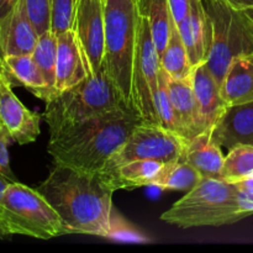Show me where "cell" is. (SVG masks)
Listing matches in <instances>:
<instances>
[{"label":"cell","mask_w":253,"mask_h":253,"mask_svg":"<svg viewBox=\"0 0 253 253\" xmlns=\"http://www.w3.org/2000/svg\"><path fill=\"white\" fill-rule=\"evenodd\" d=\"M234 183L239 190L240 204L242 209L250 215H253V175Z\"/></svg>","instance_id":"cell-32"},{"label":"cell","mask_w":253,"mask_h":253,"mask_svg":"<svg viewBox=\"0 0 253 253\" xmlns=\"http://www.w3.org/2000/svg\"><path fill=\"white\" fill-rule=\"evenodd\" d=\"M12 142L11 136L6 131L4 126L0 127V175L6 178L9 182H17L11 167H10V157H9V147L10 143Z\"/></svg>","instance_id":"cell-31"},{"label":"cell","mask_w":253,"mask_h":253,"mask_svg":"<svg viewBox=\"0 0 253 253\" xmlns=\"http://www.w3.org/2000/svg\"><path fill=\"white\" fill-rule=\"evenodd\" d=\"M202 2L214 30L211 52L205 64L221 85L232 59L253 52V25L244 10L235 9L221 0Z\"/></svg>","instance_id":"cell-7"},{"label":"cell","mask_w":253,"mask_h":253,"mask_svg":"<svg viewBox=\"0 0 253 253\" xmlns=\"http://www.w3.org/2000/svg\"><path fill=\"white\" fill-rule=\"evenodd\" d=\"M72 234L37 189L10 183L0 195V237L9 235L49 240Z\"/></svg>","instance_id":"cell-6"},{"label":"cell","mask_w":253,"mask_h":253,"mask_svg":"<svg viewBox=\"0 0 253 253\" xmlns=\"http://www.w3.org/2000/svg\"><path fill=\"white\" fill-rule=\"evenodd\" d=\"M0 64L12 86H24L41 100L53 98L32 54H9L0 57Z\"/></svg>","instance_id":"cell-18"},{"label":"cell","mask_w":253,"mask_h":253,"mask_svg":"<svg viewBox=\"0 0 253 253\" xmlns=\"http://www.w3.org/2000/svg\"><path fill=\"white\" fill-rule=\"evenodd\" d=\"M138 16L148 21L158 54L163 53L174 22L169 0H135Z\"/></svg>","instance_id":"cell-21"},{"label":"cell","mask_w":253,"mask_h":253,"mask_svg":"<svg viewBox=\"0 0 253 253\" xmlns=\"http://www.w3.org/2000/svg\"><path fill=\"white\" fill-rule=\"evenodd\" d=\"M72 234L108 237L114 188L100 173L54 165L37 188Z\"/></svg>","instance_id":"cell-1"},{"label":"cell","mask_w":253,"mask_h":253,"mask_svg":"<svg viewBox=\"0 0 253 253\" xmlns=\"http://www.w3.org/2000/svg\"><path fill=\"white\" fill-rule=\"evenodd\" d=\"M244 11H245V14L247 15V17L250 19L251 24L253 25V7H250V9H245Z\"/></svg>","instance_id":"cell-37"},{"label":"cell","mask_w":253,"mask_h":253,"mask_svg":"<svg viewBox=\"0 0 253 253\" xmlns=\"http://www.w3.org/2000/svg\"><path fill=\"white\" fill-rule=\"evenodd\" d=\"M127 105L105 69L90 73L83 82L46 101L43 119L49 136L94 116Z\"/></svg>","instance_id":"cell-4"},{"label":"cell","mask_w":253,"mask_h":253,"mask_svg":"<svg viewBox=\"0 0 253 253\" xmlns=\"http://www.w3.org/2000/svg\"><path fill=\"white\" fill-rule=\"evenodd\" d=\"M173 20L175 24H179L184 20L190 9V0H169Z\"/></svg>","instance_id":"cell-33"},{"label":"cell","mask_w":253,"mask_h":253,"mask_svg":"<svg viewBox=\"0 0 253 253\" xmlns=\"http://www.w3.org/2000/svg\"><path fill=\"white\" fill-rule=\"evenodd\" d=\"M202 174L195 168L180 158L163 163L161 169L150 180L148 187L160 190H188L193 189L202 180Z\"/></svg>","instance_id":"cell-23"},{"label":"cell","mask_w":253,"mask_h":253,"mask_svg":"<svg viewBox=\"0 0 253 253\" xmlns=\"http://www.w3.org/2000/svg\"><path fill=\"white\" fill-rule=\"evenodd\" d=\"M29 16L36 29L37 34L42 35L51 31L52 0H25Z\"/></svg>","instance_id":"cell-30"},{"label":"cell","mask_w":253,"mask_h":253,"mask_svg":"<svg viewBox=\"0 0 253 253\" xmlns=\"http://www.w3.org/2000/svg\"><path fill=\"white\" fill-rule=\"evenodd\" d=\"M10 183H11V182H9L6 178H4L2 175H0V195L2 194V192L6 189V187L10 184Z\"/></svg>","instance_id":"cell-36"},{"label":"cell","mask_w":253,"mask_h":253,"mask_svg":"<svg viewBox=\"0 0 253 253\" xmlns=\"http://www.w3.org/2000/svg\"><path fill=\"white\" fill-rule=\"evenodd\" d=\"M221 1L226 2L230 6L239 10H245L253 7V0H221Z\"/></svg>","instance_id":"cell-35"},{"label":"cell","mask_w":253,"mask_h":253,"mask_svg":"<svg viewBox=\"0 0 253 253\" xmlns=\"http://www.w3.org/2000/svg\"><path fill=\"white\" fill-rule=\"evenodd\" d=\"M103 2L105 15L103 68L126 104L132 106V68L138 29L135 0H103Z\"/></svg>","instance_id":"cell-5"},{"label":"cell","mask_w":253,"mask_h":253,"mask_svg":"<svg viewBox=\"0 0 253 253\" xmlns=\"http://www.w3.org/2000/svg\"><path fill=\"white\" fill-rule=\"evenodd\" d=\"M250 216L240 204L236 184L222 178H202L193 189L161 215L180 229L222 226Z\"/></svg>","instance_id":"cell-3"},{"label":"cell","mask_w":253,"mask_h":253,"mask_svg":"<svg viewBox=\"0 0 253 253\" xmlns=\"http://www.w3.org/2000/svg\"><path fill=\"white\" fill-rule=\"evenodd\" d=\"M142 121L132 106L124 105L49 136L47 151L54 165L90 174L100 173Z\"/></svg>","instance_id":"cell-2"},{"label":"cell","mask_w":253,"mask_h":253,"mask_svg":"<svg viewBox=\"0 0 253 253\" xmlns=\"http://www.w3.org/2000/svg\"><path fill=\"white\" fill-rule=\"evenodd\" d=\"M41 115L27 109L15 95L12 85L0 64V123L12 141L27 145L40 136Z\"/></svg>","instance_id":"cell-11"},{"label":"cell","mask_w":253,"mask_h":253,"mask_svg":"<svg viewBox=\"0 0 253 253\" xmlns=\"http://www.w3.org/2000/svg\"><path fill=\"white\" fill-rule=\"evenodd\" d=\"M156 113L158 118V125L165 127L166 130H169L172 132L178 133L182 137H185L184 131H183L182 125L179 123L177 113L173 106L172 99H170L169 90H168L167 84V74L161 67L160 76H158V89L157 95L155 100Z\"/></svg>","instance_id":"cell-27"},{"label":"cell","mask_w":253,"mask_h":253,"mask_svg":"<svg viewBox=\"0 0 253 253\" xmlns=\"http://www.w3.org/2000/svg\"><path fill=\"white\" fill-rule=\"evenodd\" d=\"M106 239L124 242H133V244H146V242H150V239L143 232L133 227L119 212H115L114 209L111 211L110 229H109V234Z\"/></svg>","instance_id":"cell-28"},{"label":"cell","mask_w":253,"mask_h":253,"mask_svg":"<svg viewBox=\"0 0 253 253\" xmlns=\"http://www.w3.org/2000/svg\"><path fill=\"white\" fill-rule=\"evenodd\" d=\"M25 0H17L9 17L0 29V57L9 54H31L39 41Z\"/></svg>","instance_id":"cell-14"},{"label":"cell","mask_w":253,"mask_h":253,"mask_svg":"<svg viewBox=\"0 0 253 253\" xmlns=\"http://www.w3.org/2000/svg\"><path fill=\"white\" fill-rule=\"evenodd\" d=\"M73 30L88 59L91 73L103 68L105 15L103 0H78Z\"/></svg>","instance_id":"cell-10"},{"label":"cell","mask_w":253,"mask_h":253,"mask_svg":"<svg viewBox=\"0 0 253 253\" xmlns=\"http://www.w3.org/2000/svg\"><path fill=\"white\" fill-rule=\"evenodd\" d=\"M17 0H0V29L9 17L10 12L14 9Z\"/></svg>","instance_id":"cell-34"},{"label":"cell","mask_w":253,"mask_h":253,"mask_svg":"<svg viewBox=\"0 0 253 253\" xmlns=\"http://www.w3.org/2000/svg\"><path fill=\"white\" fill-rule=\"evenodd\" d=\"M177 26L187 47L193 68L207 63L211 52L214 30L202 0H190L189 12Z\"/></svg>","instance_id":"cell-12"},{"label":"cell","mask_w":253,"mask_h":253,"mask_svg":"<svg viewBox=\"0 0 253 253\" xmlns=\"http://www.w3.org/2000/svg\"><path fill=\"white\" fill-rule=\"evenodd\" d=\"M161 58L153 41L150 24L138 16L137 43L132 68V106L146 123L158 124L156 113V95Z\"/></svg>","instance_id":"cell-9"},{"label":"cell","mask_w":253,"mask_h":253,"mask_svg":"<svg viewBox=\"0 0 253 253\" xmlns=\"http://www.w3.org/2000/svg\"><path fill=\"white\" fill-rule=\"evenodd\" d=\"M253 175V146L237 145L225 156L220 178L236 182Z\"/></svg>","instance_id":"cell-26"},{"label":"cell","mask_w":253,"mask_h":253,"mask_svg":"<svg viewBox=\"0 0 253 253\" xmlns=\"http://www.w3.org/2000/svg\"><path fill=\"white\" fill-rule=\"evenodd\" d=\"M187 138L166 130L158 124H138L123 146L114 153L101 170L104 177L124 163L136 160H153L161 163L177 160L182 156Z\"/></svg>","instance_id":"cell-8"},{"label":"cell","mask_w":253,"mask_h":253,"mask_svg":"<svg viewBox=\"0 0 253 253\" xmlns=\"http://www.w3.org/2000/svg\"><path fill=\"white\" fill-rule=\"evenodd\" d=\"M167 84L173 106L184 131L185 138H190L205 131L200 119L197 96L193 89L192 74L182 79L170 78L167 74Z\"/></svg>","instance_id":"cell-19"},{"label":"cell","mask_w":253,"mask_h":253,"mask_svg":"<svg viewBox=\"0 0 253 253\" xmlns=\"http://www.w3.org/2000/svg\"><path fill=\"white\" fill-rule=\"evenodd\" d=\"M220 90L227 106L253 101V52L232 59Z\"/></svg>","instance_id":"cell-20"},{"label":"cell","mask_w":253,"mask_h":253,"mask_svg":"<svg viewBox=\"0 0 253 253\" xmlns=\"http://www.w3.org/2000/svg\"><path fill=\"white\" fill-rule=\"evenodd\" d=\"M163 163L153 160H136L124 163L116 168L111 174L104 177L109 184L118 189H136L141 187H148L150 180L161 169Z\"/></svg>","instance_id":"cell-22"},{"label":"cell","mask_w":253,"mask_h":253,"mask_svg":"<svg viewBox=\"0 0 253 253\" xmlns=\"http://www.w3.org/2000/svg\"><path fill=\"white\" fill-rule=\"evenodd\" d=\"M192 83L204 130L212 128L229 108L221 96V85L210 73L205 63L193 68Z\"/></svg>","instance_id":"cell-16"},{"label":"cell","mask_w":253,"mask_h":253,"mask_svg":"<svg viewBox=\"0 0 253 253\" xmlns=\"http://www.w3.org/2000/svg\"><path fill=\"white\" fill-rule=\"evenodd\" d=\"M91 69L79 40L73 30L57 36L56 90L57 93L73 88L83 82Z\"/></svg>","instance_id":"cell-13"},{"label":"cell","mask_w":253,"mask_h":253,"mask_svg":"<svg viewBox=\"0 0 253 253\" xmlns=\"http://www.w3.org/2000/svg\"><path fill=\"white\" fill-rule=\"evenodd\" d=\"M211 133L217 145L229 150L237 145L253 146V101L229 106Z\"/></svg>","instance_id":"cell-15"},{"label":"cell","mask_w":253,"mask_h":253,"mask_svg":"<svg viewBox=\"0 0 253 253\" xmlns=\"http://www.w3.org/2000/svg\"><path fill=\"white\" fill-rule=\"evenodd\" d=\"M78 0H52L51 31L56 36L73 29Z\"/></svg>","instance_id":"cell-29"},{"label":"cell","mask_w":253,"mask_h":253,"mask_svg":"<svg viewBox=\"0 0 253 253\" xmlns=\"http://www.w3.org/2000/svg\"><path fill=\"white\" fill-rule=\"evenodd\" d=\"M161 67L170 78L174 79L187 78L193 72L187 47L175 21L172 25L167 46L161 54Z\"/></svg>","instance_id":"cell-24"},{"label":"cell","mask_w":253,"mask_h":253,"mask_svg":"<svg viewBox=\"0 0 253 253\" xmlns=\"http://www.w3.org/2000/svg\"><path fill=\"white\" fill-rule=\"evenodd\" d=\"M35 62L41 71L52 95H57L56 90V62H57V36L52 31L40 35L36 47L32 52Z\"/></svg>","instance_id":"cell-25"},{"label":"cell","mask_w":253,"mask_h":253,"mask_svg":"<svg viewBox=\"0 0 253 253\" xmlns=\"http://www.w3.org/2000/svg\"><path fill=\"white\" fill-rule=\"evenodd\" d=\"M212 128L187 138L180 160L187 162L202 174L203 178H220L225 156L221 146L212 138Z\"/></svg>","instance_id":"cell-17"},{"label":"cell","mask_w":253,"mask_h":253,"mask_svg":"<svg viewBox=\"0 0 253 253\" xmlns=\"http://www.w3.org/2000/svg\"><path fill=\"white\" fill-rule=\"evenodd\" d=\"M1 126H2V125H1V123H0V127H1Z\"/></svg>","instance_id":"cell-38"}]
</instances>
